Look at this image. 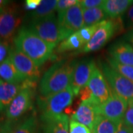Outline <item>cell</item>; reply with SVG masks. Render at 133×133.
Returning a JSON list of instances; mask_svg holds the SVG:
<instances>
[{"label": "cell", "mask_w": 133, "mask_h": 133, "mask_svg": "<svg viewBox=\"0 0 133 133\" xmlns=\"http://www.w3.org/2000/svg\"><path fill=\"white\" fill-rule=\"evenodd\" d=\"M14 129L11 124V121H5V123L0 124V133H14Z\"/></svg>", "instance_id": "obj_32"}, {"label": "cell", "mask_w": 133, "mask_h": 133, "mask_svg": "<svg viewBox=\"0 0 133 133\" xmlns=\"http://www.w3.org/2000/svg\"><path fill=\"white\" fill-rule=\"evenodd\" d=\"M121 122L98 115L92 133H116Z\"/></svg>", "instance_id": "obj_20"}, {"label": "cell", "mask_w": 133, "mask_h": 133, "mask_svg": "<svg viewBox=\"0 0 133 133\" xmlns=\"http://www.w3.org/2000/svg\"><path fill=\"white\" fill-rule=\"evenodd\" d=\"M8 50V44L5 42H0V63L6 58V56Z\"/></svg>", "instance_id": "obj_33"}, {"label": "cell", "mask_w": 133, "mask_h": 133, "mask_svg": "<svg viewBox=\"0 0 133 133\" xmlns=\"http://www.w3.org/2000/svg\"><path fill=\"white\" fill-rule=\"evenodd\" d=\"M129 42L132 44V46L133 47V29L131 30V32L129 33Z\"/></svg>", "instance_id": "obj_37"}, {"label": "cell", "mask_w": 133, "mask_h": 133, "mask_svg": "<svg viewBox=\"0 0 133 133\" xmlns=\"http://www.w3.org/2000/svg\"><path fill=\"white\" fill-rule=\"evenodd\" d=\"M103 3H104V1H102V0H81V1H79V4L83 10L101 7Z\"/></svg>", "instance_id": "obj_30"}, {"label": "cell", "mask_w": 133, "mask_h": 133, "mask_svg": "<svg viewBox=\"0 0 133 133\" xmlns=\"http://www.w3.org/2000/svg\"><path fill=\"white\" fill-rule=\"evenodd\" d=\"M101 66V71L112 92L128 102L132 101L133 100V81L119 74L107 63H102Z\"/></svg>", "instance_id": "obj_6"}, {"label": "cell", "mask_w": 133, "mask_h": 133, "mask_svg": "<svg viewBox=\"0 0 133 133\" xmlns=\"http://www.w3.org/2000/svg\"><path fill=\"white\" fill-rule=\"evenodd\" d=\"M97 106L90 100L81 101L76 112L72 115L71 120L84 125L92 131L98 115L96 109Z\"/></svg>", "instance_id": "obj_14"}, {"label": "cell", "mask_w": 133, "mask_h": 133, "mask_svg": "<svg viewBox=\"0 0 133 133\" xmlns=\"http://www.w3.org/2000/svg\"><path fill=\"white\" fill-rule=\"evenodd\" d=\"M84 46V44L81 42V38L76 32L72 33L68 38L62 41L58 45L56 52L58 53H61L70 50H76L78 49H82Z\"/></svg>", "instance_id": "obj_23"}, {"label": "cell", "mask_w": 133, "mask_h": 133, "mask_svg": "<svg viewBox=\"0 0 133 133\" xmlns=\"http://www.w3.org/2000/svg\"><path fill=\"white\" fill-rule=\"evenodd\" d=\"M127 18L129 21L133 24V5L129 8L128 12H127Z\"/></svg>", "instance_id": "obj_35"}, {"label": "cell", "mask_w": 133, "mask_h": 133, "mask_svg": "<svg viewBox=\"0 0 133 133\" xmlns=\"http://www.w3.org/2000/svg\"><path fill=\"white\" fill-rule=\"evenodd\" d=\"M14 133H38L37 121L34 116L29 117L14 129Z\"/></svg>", "instance_id": "obj_25"}, {"label": "cell", "mask_w": 133, "mask_h": 133, "mask_svg": "<svg viewBox=\"0 0 133 133\" xmlns=\"http://www.w3.org/2000/svg\"><path fill=\"white\" fill-rule=\"evenodd\" d=\"M109 55L116 62L133 66V47L128 43H115L110 48Z\"/></svg>", "instance_id": "obj_16"}, {"label": "cell", "mask_w": 133, "mask_h": 133, "mask_svg": "<svg viewBox=\"0 0 133 133\" xmlns=\"http://www.w3.org/2000/svg\"><path fill=\"white\" fill-rule=\"evenodd\" d=\"M106 16L107 15L101 7L83 10L84 27L99 24L105 20Z\"/></svg>", "instance_id": "obj_22"}, {"label": "cell", "mask_w": 133, "mask_h": 133, "mask_svg": "<svg viewBox=\"0 0 133 133\" xmlns=\"http://www.w3.org/2000/svg\"><path fill=\"white\" fill-rule=\"evenodd\" d=\"M123 123L127 127L133 130V101L129 102L128 107L123 119Z\"/></svg>", "instance_id": "obj_29"}, {"label": "cell", "mask_w": 133, "mask_h": 133, "mask_svg": "<svg viewBox=\"0 0 133 133\" xmlns=\"http://www.w3.org/2000/svg\"><path fill=\"white\" fill-rule=\"evenodd\" d=\"M44 122V133H70V120L65 113L58 115Z\"/></svg>", "instance_id": "obj_19"}, {"label": "cell", "mask_w": 133, "mask_h": 133, "mask_svg": "<svg viewBox=\"0 0 133 133\" xmlns=\"http://www.w3.org/2000/svg\"><path fill=\"white\" fill-rule=\"evenodd\" d=\"M24 86V81L22 84H12L0 79V112L6 111Z\"/></svg>", "instance_id": "obj_15"}, {"label": "cell", "mask_w": 133, "mask_h": 133, "mask_svg": "<svg viewBox=\"0 0 133 133\" xmlns=\"http://www.w3.org/2000/svg\"><path fill=\"white\" fill-rule=\"evenodd\" d=\"M132 101H133V100H132Z\"/></svg>", "instance_id": "obj_38"}, {"label": "cell", "mask_w": 133, "mask_h": 133, "mask_svg": "<svg viewBox=\"0 0 133 133\" xmlns=\"http://www.w3.org/2000/svg\"><path fill=\"white\" fill-rule=\"evenodd\" d=\"M15 48L30 58L38 66L52 57L55 47L44 41L30 29L22 28L14 38Z\"/></svg>", "instance_id": "obj_1"}, {"label": "cell", "mask_w": 133, "mask_h": 133, "mask_svg": "<svg viewBox=\"0 0 133 133\" xmlns=\"http://www.w3.org/2000/svg\"><path fill=\"white\" fill-rule=\"evenodd\" d=\"M36 83L30 81H24V87L16 96L5 111L8 121H13L22 117L31 109L33 106V88Z\"/></svg>", "instance_id": "obj_5"}, {"label": "cell", "mask_w": 133, "mask_h": 133, "mask_svg": "<svg viewBox=\"0 0 133 133\" xmlns=\"http://www.w3.org/2000/svg\"><path fill=\"white\" fill-rule=\"evenodd\" d=\"M76 62H59L44 72L39 84L42 96L53 95L70 87Z\"/></svg>", "instance_id": "obj_2"}, {"label": "cell", "mask_w": 133, "mask_h": 133, "mask_svg": "<svg viewBox=\"0 0 133 133\" xmlns=\"http://www.w3.org/2000/svg\"><path fill=\"white\" fill-rule=\"evenodd\" d=\"M78 2L79 1H77V0H59L58 1L57 6H56L58 14L65 12L69 8L77 5Z\"/></svg>", "instance_id": "obj_28"}, {"label": "cell", "mask_w": 133, "mask_h": 133, "mask_svg": "<svg viewBox=\"0 0 133 133\" xmlns=\"http://www.w3.org/2000/svg\"><path fill=\"white\" fill-rule=\"evenodd\" d=\"M87 87L91 93L90 101L96 105L105 102L113 93L102 71L97 66L92 72Z\"/></svg>", "instance_id": "obj_9"}, {"label": "cell", "mask_w": 133, "mask_h": 133, "mask_svg": "<svg viewBox=\"0 0 133 133\" xmlns=\"http://www.w3.org/2000/svg\"><path fill=\"white\" fill-rule=\"evenodd\" d=\"M107 64L111 66L114 70L118 72L121 76L126 77L129 80L133 81V66L127 65L115 61L112 58H107Z\"/></svg>", "instance_id": "obj_24"}, {"label": "cell", "mask_w": 133, "mask_h": 133, "mask_svg": "<svg viewBox=\"0 0 133 133\" xmlns=\"http://www.w3.org/2000/svg\"><path fill=\"white\" fill-rule=\"evenodd\" d=\"M57 0H42L38 8L35 10L31 14L32 21L44 19L54 14L56 10Z\"/></svg>", "instance_id": "obj_21"}, {"label": "cell", "mask_w": 133, "mask_h": 133, "mask_svg": "<svg viewBox=\"0 0 133 133\" xmlns=\"http://www.w3.org/2000/svg\"><path fill=\"white\" fill-rule=\"evenodd\" d=\"M42 0H27L24 3V8L28 10H35L38 8Z\"/></svg>", "instance_id": "obj_31"}, {"label": "cell", "mask_w": 133, "mask_h": 133, "mask_svg": "<svg viewBox=\"0 0 133 133\" xmlns=\"http://www.w3.org/2000/svg\"><path fill=\"white\" fill-rule=\"evenodd\" d=\"M128 105V101L112 93L109 99L97 106V113L112 121H122Z\"/></svg>", "instance_id": "obj_11"}, {"label": "cell", "mask_w": 133, "mask_h": 133, "mask_svg": "<svg viewBox=\"0 0 133 133\" xmlns=\"http://www.w3.org/2000/svg\"><path fill=\"white\" fill-rule=\"evenodd\" d=\"M29 29L55 48L70 36L60 25L55 14L44 19L32 21Z\"/></svg>", "instance_id": "obj_3"}, {"label": "cell", "mask_w": 133, "mask_h": 133, "mask_svg": "<svg viewBox=\"0 0 133 133\" xmlns=\"http://www.w3.org/2000/svg\"><path fill=\"white\" fill-rule=\"evenodd\" d=\"M22 23V17L14 5H9L0 12V38L8 43L14 38Z\"/></svg>", "instance_id": "obj_7"}, {"label": "cell", "mask_w": 133, "mask_h": 133, "mask_svg": "<svg viewBox=\"0 0 133 133\" xmlns=\"http://www.w3.org/2000/svg\"><path fill=\"white\" fill-rule=\"evenodd\" d=\"M0 79L12 84H22L26 81L16 68L9 56L0 63Z\"/></svg>", "instance_id": "obj_17"}, {"label": "cell", "mask_w": 133, "mask_h": 133, "mask_svg": "<svg viewBox=\"0 0 133 133\" xmlns=\"http://www.w3.org/2000/svg\"><path fill=\"white\" fill-rule=\"evenodd\" d=\"M118 26L115 19H105L101 22L92 38L84 46L81 52H94L103 48L116 32Z\"/></svg>", "instance_id": "obj_10"}, {"label": "cell", "mask_w": 133, "mask_h": 133, "mask_svg": "<svg viewBox=\"0 0 133 133\" xmlns=\"http://www.w3.org/2000/svg\"><path fill=\"white\" fill-rule=\"evenodd\" d=\"M99 24H94L92 26H88V27H84L83 28H81L80 30H78L77 33L79 36V37L81 38V42L83 44L85 45L87 43L90 42L91 38H92V36H94L95 32L97 31V30L99 28Z\"/></svg>", "instance_id": "obj_26"}, {"label": "cell", "mask_w": 133, "mask_h": 133, "mask_svg": "<svg viewBox=\"0 0 133 133\" xmlns=\"http://www.w3.org/2000/svg\"><path fill=\"white\" fill-rule=\"evenodd\" d=\"M116 133H133V130L127 127L123 123V121H122V122L120 124V127H119L118 129V131H117Z\"/></svg>", "instance_id": "obj_34"}, {"label": "cell", "mask_w": 133, "mask_h": 133, "mask_svg": "<svg viewBox=\"0 0 133 133\" xmlns=\"http://www.w3.org/2000/svg\"><path fill=\"white\" fill-rule=\"evenodd\" d=\"M74 96V92L69 87L56 94L38 98V104L42 121L64 113V110L72 104Z\"/></svg>", "instance_id": "obj_4"}, {"label": "cell", "mask_w": 133, "mask_h": 133, "mask_svg": "<svg viewBox=\"0 0 133 133\" xmlns=\"http://www.w3.org/2000/svg\"><path fill=\"white\" fill-rule=\"evenodd\" d=\"M8 1L5 0H0V12L2 11L3 10L5 9V8H6L8 6Z\"/></svg>", "instance_id": "obj_36"}, {"label": "cell", "mask_w": 133, "mask_h": 133, "mask_svg": "<svg viewBox=\"0 0 133 133\" xmlns=\"http://www.w3.org/2000/svg\"><path fill=\"white\" fill-rule=\"evenodd\" d=\"M9 58L16 68L27 81L36 83L40 78L39 66L33 60L16 48L10 50Z\"/></svg>", "instance_id": "obj_8"}, {"label": "cell", "mask_w": 133, "mask_h": 133, "mask_svg": "<svg viewBox=\"0 0 133 133\" xmlns=\"http://www.w3.org/2000/svg\"><path fill=\"white\" fill-rule=\"evenodd\" d=\"M133 5L132 0H105L101 6L107 16L116 19Z\"/></svg>", "instance_id": "obj_18"}, {"label": "cell", "mask_w": 133, "mask_h": 133, "mask_svg": "<svg viewBox=\"0 0 133 133\" xmlns=\"http://www.w3.org/2000/svg\"><path fill=\"white\" fill-rule=\"evenodd\" d=\"M57 18L60 25L70 35L84 27L83 9L79 2L65 12L58 14Z\"/></svg>", "instance_id": "obj_12"}, {"label": "cell", "mask_w": 133, "mask_h": 133, "mask_svg": "<svg viewBox=\"0 0 133 133\" xmlns=\"http://www.w3.org/2000/svg\"><path fill=\"white\" fill-rule=\"evenodd\" d=\"M69 131L70 133H92V131L86 126L71 119L70 120Z\"/></svg>", "instance_id": "obj_27"}, {"label": "cell", "mask_w": 133, "mask_h": 133, "mask_svg": "<svg viewBox=\"0 0 133 133\" xmlns=\"http://www.w3.org/2000/svg\"><path fill=\"white\" fill-rule=\"evenodd\" d=\"M95 67V62L92 60L76 63L70 84L74 95H78L81 89L87 86Z\"/></svg>", "instance_id": "obj_13"}]
</instances>
